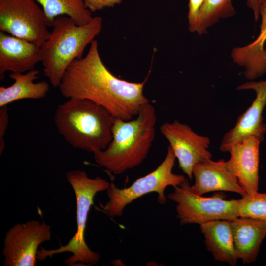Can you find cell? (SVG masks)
Masks as SVG:
<instances>
[{
  "instance_id": "cell-1",
  "label": "cell",
  "mask_w": 266,
  "mask_h": 266,
  "mask_svg": "<svg viewBox=\"0 0 266 266\" xmlns=\"http://www.w3.org/2000/svg\"><path fill=\"white\" fill-rule=\"evenodd\" d=\"M146 80L131 82L114 76L103 64L98 42L94 40L85 56L75 59L68 66L58 87L66 98L91 100L105 108L114 118L129 120L149 102L143 94Z\"/></svg>"
},
{
  "instance_id": "cell-2",
  "label": "cell",
  "mask_w": 266,
  "mask_h": 266,
  "mask_svg": "<svg viewBox=\"0 0 266 266\" xmlns=\"http://www.w3.org/2000/svg\"><path fill=\"white\" fill-rule=\"evenodd\" d=\"M156 120L155 108L149 102L135 119L115 118L111 141L104 150L93 153L96 163L115 175L141 164L154 141Z\"/></svg>"
},
{
  "instance_id": "cell-3",
  "label": "cell",
  "mask_w": 266,
  "mask_h": 266,
  "mask_svg": "<svg viewBox=\"0 0 266 266\" xmlns=\"http://www.w3.org/2000/svg\"><path fill=\"white\" fill-rule=\"evenodd\" d=\"M114 119L103 107L74 98L59 105L54 115L57 130L68 143L93 153L104 150L111 141Z\"/></svg>"
},
{
  "instance_id": "cell-4",
  "label": "cell",
  "mask_w": 266,
  "mask_h": 266,
  "mask_svg": "<svg viewBox=\"0 0 266 266\" xmlns=\"http://www.w3.org/2000/svg\"><path fill=\"white\" fill-rule=\"evenodd\" d=\"M102 26L100 16L82 26L67 16L56 17L48 39L41 46L44 74L53 87H58L70 64L83 57L85 47L100 33Z\"/></svg>"
},
{
  "instance_id": "cell-5",
  "label": "cell",
  "mask_w": 266,
  "mask_h": 266,
  "mask_svg": "<svg viewBox=\"0 0 266 266\" xmlns=\"http://www.w3.org/2000/svg\"><path fill=\"white\" fill-rule=\"evenodd\" d=\"M66 177L75 196L77 231L65 245L50 250L41 247L38 251L37 259L42 261L55 254L70 252L71 256L65 260L67 265L76 266L79 263L96 265L100 260V255L92 250L86 242L85 233L87 218L95 195L99 192L106 191L110 183L100 177L90 178L85 171L79 169L67 172Z\"/></svg>"
},
{
  "instance_id": "cell-6",
  "label": "cell",
  "mask_w": 266,
  "mask_h": 266,
  "mask_svg": "<svg viewBox=\"0 0 266 266\" xmlns=\"http://www.w3.org/2000/svg\"><path fill=\"white\" fill-rule=\"evenodd\" d=\"M176 157L169 145L166 155L159 166L153 171L140 177L127 188H118L112 182L106 190L109 200L101 210L107 216L114 218L122 215L125 208L135 200L152 192L158 194V201L164 204L166 201V188L180 186L186 179L183 175L173 172Z\"/></svg>"
},
{
  "instance_id": "cell-7",
  "label": "cell",
  "mask_w": 266,
  "mask_h": 266,
  "mask_svg": "<svg viewBox=\"0 0 266 266\" xmlns=\"http://www.w3.org/2000/svg\"><path fill=\"white\" fill-rule=\"evenodd\" d=\"M186 179L167 195L176 203L177 217L181 225H201L216 220H233L239 217L238 200H226L221 195L205 197L192 192Z\"/></svg>"
},
{
  "instance_id": "cell-8",
  "label": "cell",
  "mask_w": 266,
  "mask_h": 266,
  "mask_svg": "<svg viewBox=\"0 0 266 266\" xmlns=\"http://www.w3.org/2000/svg\"><path fill=\"white\" fill-rule=\"evenodd\" d=\"M35 0H0V31L41 46L50 32Z\"/></svg>"
},
{
  "instance_id": "cell-9",
  "label": "cell",
  "mask_w": 266,
  "mask_h": 266,
  "mask_svg": "<svg viewBox=\"0 0 266 266\" xmlns=\"http://www.w3.org/2000/svg\"><path fill=\"white\" fill-rule=\"evenodd\" d=\"M51 238L50 226L32 220L17 223L7 232L2 254L5 266H35L39 245Z\"/></svg>"
},
{
  "instance_id": "cell-10",
  "label": "cell",
  "mask_w": 266,
  "mask_h": 266,
  "mask_svg": "<svg viewBox=\"0 0 266 266\" xmlns=\"http://www.w3.org/2000/svg\"><path fill=\"white\" fill-rule=\"evenodd\" d=\"M168 141L179 164V167L191 180L192 170L197 164L212 158L208 150L210 140L196 133L188 125L178 120L166 122L160 128Z\"/></svg>"
},
{
  "instance_id": "cell-11",
  "label": "cell",
  "mask_w": 266,
  "mask_h": 266,
  "mask_svg": "<svg viewBox=\"0 0 266 266\" xmlns=\"http://www.w3.org/2000/svg\"><path fill=\"white\" fill-rule=\"evenodd\" d=\"M237 90H253L256 98L250 106L237 118L235 126L224 136L220 145L223 152H228L234 144L249 136L260 142L266 133V124L262 115L266 105V80L249 81L240 85Z\"/></svg>"
},
{
  "instance_id": "cell-12",
  "label": "cell",
  "mask_w": 266,
  "mask_h": 266,
  "mask_svg": "<svg viewBox=\"0 0 266 266\" xmlns=\"http://www.w3.org/2000/svg\"><path fill=\"white\" fill-rule=\"evenodd\" d=\"M260 142L256 137L249 136L233 145L228 151L230 158L226 161L228 169L249 195L258 192Z\"/></svg>"
},
{
  "instance_id": "cell-13",
  "label": "cell",
  "mask_w": 266,
  "mask_h": 266,
  "mask_svg": "<svg viewBox=\"0 0 266 266\" xmlns=\"http://www.w3.org/2000/svg\"><path fill=\"white\" fill-rule=\"evenodd\" d=\"M42 61L41 46L0 31V80L7 71L23 73Z\"/></svg>"
},
{
  "instance_id": "cell-14",
  "label": "cell",
  "mask_w": 266,
  "mask_h": 266,
  "mask_svg": "<svg viewBox=\"0 0 266 266\" xmlns=\"http://www.w3.org/2000/svg\"><path fill=\"white\" fill-rule=\"evenodd\" d=\"M192 174L195 183L190 189L197 195L213 191L231 192L241 196L246 194L223 159L215 161L210 159L199 163L194 166Z\"/></svg>"
},
{
  "instance_id": "cell-15",
  "label": "cell",
  "mask_w": 266,
  "mask_h": 266,
  "mask_svg": "<svg viewBox=\"0 0 266 266\" xmlns=\"http://www.w3.org/2000/svg\"><path fill=\"white\" fill-rule=\"evenodd\" d=\"M231 223L238 259L244 264L254 262L266 237V221L239 216Z\"/></svg>"
},
{
  "instance_id": "cell-16",
  "label": "cell",
  "mask_w": 266,
  "mask_h": 266,
  "mask_svg": "<svg viewBox=\"0 0 266 266\" xmlns=\"http://www.w3.org/2000/svg\"><path fill=\"white\" fill-rule=\"evenodd\" d=\"M260 16V33L256 40L247 45L235 47L231 52L233 61L245 69L244 76L249 80L266 73V2L261 5Z\"/></svg>"
},
{
  "instance_id": "cell-17",
  "label": "cell",
  "mask_w": 266,
  "mask_h": 266,
  "mask_svg": "<svg viewBox=\"0 0 266 266\" xmlns=\"http://www.w3.org/2000/svg\"><path fill=\"white\" fill-rule=\"evenodd\" d=\"M231 221L216 220L200 226L206 249L214 259L235 266L239 259L235 248Z\"/></svg>"
},
{
  "instance_id": "cell-18",
  "label": "cell",
  "mask_w": 266,
  "mask_h": 266,
  "mask_svg": "<svg viewBox=\"0 0 266 266\" xmlns=\"http://www.w3.org/2000/svg\"><path fill=\"white\" fill-rule=\"evenodd\" d=\"M39 71L33 69L23 74H9L14 82L10 86L0 87V107L22 99H40L44 98L49 90V84L45 81L34 82L38 78Z\"/></svg>"
},
{
  "instance_id": "cell-19",
  "label": "cell",
  "mask_w": 266,
  "mask_h": 266,
  "mask_svg": "<svg viewBox=\"0 0 266 266\" xmlns=\"http://www.w3.org/2000/svg\"><path fill=\"white\" fill-rule=\"evenodd\" d=\"M43 9L49 27L52 26L56 17L67 16L80 26L89 23L92 12L85 6L83 0H35Z\"/></svg>"
},
{
  "instance_id": "cell-20",
  "label": "cell",
  "mask_w": 266,
  "mask_h": 266,
  "mask_svg": "<svg viewBox=\"0 0 266 266\" xmlns=\"http://www.w3.org/2000/svg\"><path fill=\"white\" fill-rule=\"evenodd\" d=\"M232 0H205L197 18L195 32L202 35L220 19L234 15Z\"/></svg>"
},
{
  "instance_id": "cell-21",
  "label": "cell",
  "mask_w": 266,
  "mask_h": 266,
  "mask_svg": "<svg viewBox=\"0 0 266 266\" xmlns=\"http://www.w3.org/2000/svg\"><path fill=\"white\" fill-rule=\"evenodd\" d=\"M239 217H249L266 221V192L247 193L238 200Z\"/></svg>"
},
{
  "instance_id": "cell-22",
  "label": "cell",
  "mask_w": 266,
  "mask_h": 266,
  "mask_svg": "<svg viewBox=\"0 0 266 266\" xmlns=\"http://www.w3.org/2000/svg\"><path fill=\"white\" fill-rule=\"evenodd\" d=\"M204 0H189L188 18L189 30L191 32H195L198 14Z\"/></svg>"
},
{
  "instance_id": "cell-23",
  "label": "cell",
  "mask_w": 266,
  "mask_h": 266,
  "mask_svg": "<svg viewBox=\"0 0 266 266\" xmlns=\"http://www.w3.org/2000/svg\"><path fill=\"white\" fill-rule=\"evenodd\" d=\"M122 0H83L85 7L91 12L100 10L104 8L113 7L120 4Z\"/></svg>"
},
{
  "instance_id": "cell-24",
  "label": "cell",
  "mask_w": 266,
  "mask_h": 266,
  "mask_svg": "<svg viewBox=\"0 0 266 266\" xmlns=\"http://www.w3.org/2000/svg\"><path fill=\"white\" fill-rule=\"evenodd\" d=\"M8 114L7 106L0 107V155L2 154L5 144L4 137L8 124Z\"/></svg>"
},
{
  "instance_id": "cell-25",
  "label": "cell",
  "mask_w": 266,
  "mask_h": 266,
  "mask_svg": "<svg viewBox=\"0 0 266 266\" xmlns=\"http://www.w3.org/2000/svg\"><path fill=\"white\" fill-rule=\"evenodd\" d=\"M248 6L253 10L255 21H257L260 16V8L262 0H246Z\"/></svg>"
},
{
  "instance_id": "cell-26",
  "label": "cell",
  "mask_w": 266,
  "mask_h": 266,
  "mask_svg": "<svg viewBox=\"0 0 266 266\" xmlns=\"http://www.w3.org/2000/svg\"><path fill=\"white\" fill-rule=\"evenodd\" d=\"M262 1H263V2H266V0H262Z\"/></svg>"
}]
</instances>
